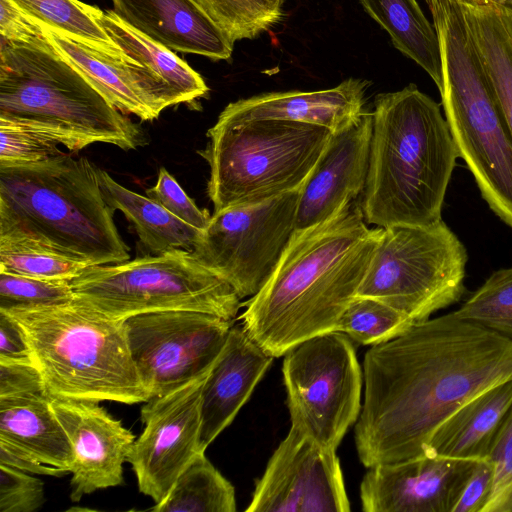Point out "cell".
Instances as JSON below:
<instances>
[{
	"mask_svg": "<svg viewBox=\"0 0 512 512\" xmlns=\"http://www.w3.org/2000/svg\"><path fill=\"white\" fill-rule=\"evenodd\" d=\"M233 322L193 310L156 311L125 319L130 353L149 397L165 395L208 372Z\"/></svg>",
	"mask_w": 512,
	"mask_h": 512,
	"instance_id": "4fadbf2b",
	"label": "cell"
},
{
	"mask_svg": "<svg viewBox=\"0 0 512 512\" xmlns=\"http://www.w3.org/2000/svg\"><path fill=\"white\" fill-rule=\"evenodd\" d=\"M97 173L106 202L134 225L139 240L149 251H192L203 231L183 222L148 196L125 188L105 170L98 168Z\"/></svg>",
	"mask_w": 512,
	"mask_h": 512,
	"instance_id": "484cf974",
	"label": "cell"
},
{
	"mask_svg": "<svg viewBox=\"0 0 512 512\" xmlns=\"http://www.w3.org/2000/svg\"><path fill=\"white\" fill-rule=\"evenodd\" d=\"M368 87L366 80L349 78L329 89L259 94L229 103L217 121L286 120L322 126L335 134L364 114Z\"/></svg>",
	"mask_w": 512,
	"mask_h": 512,
	"instance_id": "d6986e66",
	"label": "cell"
},
{
	"mask_svg": "<svg viewBox=\"0 0 512 512\" xmlns=\"http://www.w3.org/2000/svg\"><path fill=\"white\" fill-rule=\"evenodd\" d=\"M0 117L52 127L124 150L144 144L140 128L48 42L1 39Z\"/></svg>",
	"mask_w": 512,
	"mask_h": 512,
	"instance_id": "52a82bcc",
	"label": "cell"
},
{
	"mask_svg": "<svg viewBox=\"0 0 512 512\" xmlns=\"http://www.w3.org/2000/svg\"><path fill=\"white\" fill-rule=\"evenodd\" d=\"M91 11L108 37L140 68L162 110L192 102L208 93L201 75L174 51L133 29L112 10L102 11L91 5Z\"/></svg>",
	"mask_w": 512,
	"mask_h": 512,
	"instance_id": "7402d4cb",
	"label": "cell"
},
{
	"mask_svg": "<svg viewBox=\"0 0 512 512\" xmlns=\"http://www.w3.org/2000/svg\"><path fill=\"white\" fill-rule=\"evenodd\" d=\"M367 14L390 36L393 46L419 65L442 87L439 40L417 0H358Z\"/></svg>",
	"mask_w": 512,
	"mask_h": 512,
	"instance_id": "4316f807",
	"label": "cell"
},
{
	"mask_svg": "<svg viewBox=\"0 0 512 512\" xmlns=\"http://www.w3.org/2000/svg\"><path fill=\"white\" fill-rule=\"evenodd\" d=\"M1 39L11 43L34 44L46 40L37 22L12 0H0Z\"/></svg>",
	"mask_w": 512,
	"mask_h": 512,
	"instance_id": "ab89813d",
	"label": "cell"
},
{
	"mask_svg": "<svg viewBox=\"0 0 512 512\" xmlns=\"http://www.w3.org/2000/svg\"><path fill=\"white\" fill-rule=\"evenodd\" d=\"M198 153L209 165L207 193L214 212L260 203L300 189L332 132L286 120L216 121Z\"/></svg>",
	"mask_w": 512,
	"mask_h": 512,
	"instance_id": "ba28073f",
	"label": "cell"
},
{
	"mask_svg": "<svg viewBox=\"0 0 512 512\" xmlns=\"http://www.w3.org/2000/svg\"><path fill=\"white\" fill-rule=\"evenodd\" d=\"M50 404L73 451L71 500L121 485L132 432L96 402L50 398Z\"/></svg>",
	"mask_w": 512,
	"mask_h": 512,
	"instance_id": "e0dca14e",
	"label": "cell"
},
{
	"mask_svg": "<svg viewBox=\"0 0 512 512\" xmlns=\"http://www.w3.org/2000/svg\"><path fill=\"white\" fill-rule=\"evenodd\" d=\"M26 394H46L34 362L0 361V397Z\"/></svg>",
	"mask_w": 512,
	"mask_h": 512,
	"instance_id": "f35d334b",
	"label": "cell"
},
{
	"mask_svg": "<svg viewBox=\"0 0 512 512\" xmlns=\"http://www.w3.org/2000/svg\"><path fill=\"white\" fill-rule=\"evenodd\" d=\"M34 21L96 52L131 62L96 21L91 5L80 0H12Z\"/></svg>",
	"mask_w": 512,
	"mask_h": 512,
	"instance_id": "f1b7e54d",
	"label": "cell"
},
{
	"mask_svg": "<svg viewBox=\"0 0 512 512\" xmlns=\"http://www.w3.org/2000/svg\"><path fill=\"white\" fill-rule=\"evenodd\" d=\"M383 228H369L360 201L295 230L276 268L240 318L250 336L280 357L302 341L336 331L356 297Z\"/></svg>",
	"mask_w": 512,
	"mask_h": 512,
	"instance_id": "7a4b0ae2",
	"label": "cell"
},
{
	"mask_svg": "<svg viewBox=\"0 0 512 512\" xmlns=\"http://www.w3.org/2000/svg\"><path fill=\"white\" fill-rule=\"evenodd\" d=\"M0 361L31 362L32 354L20 324L0 310Z\"/></svg>",
	"mask_w": 512,
	"mask_h": 512,
	"instance_id": "7bdbcfd3",
	"label": "cell"
},
{
	"mask_svg": "<svg viewBox=\"0 0 512 512\" xmlns=\"http://www.w3.org/2000/svg\"><path fill=\"white\" fill-rule=\"evenodd\" d=\"M75 299L69 280H48L0 272V310L53 306Z\"/></svg>",
	"mask_w": 512,
	"mask_h": 512,
	"instance_id": "e575fe53",
	"label": "cell"
},
{
	"mask_svg": "<svg viewBox=\"0 0 512 512\" xmlns=\"http://www.w3.org/2000/svg\"><path fill=\"white\" fill-rule=\"evenodd\" d=\"M477 461L427 454L370 467L360 485L365 512H452Z\"/></svg>",
	"mask_w": 512,
	"mask_h": 512,
	"instance_id": "2e32d148",
	"label": "cell"
},
{
	"mask_svg": "<svg viewBox=\"0 0 512 512\" xmlns=\"http://www.w3.org/2000/svg\"><path fill=\"white\" fill-rule=\"evenodd\" d=\"M335 451L291 425L258 480L246 511H350Z\"/></svg>",
	"mask_w": 512,
	"mask_h": 512,
	"instance_id": "9a60e30c",
	"label": "cell"
},
{
	"mask_svg": "<svg viewBox=\"0 0 512 512\" xmlns=\"http://www.w3.org/2000/svg\"><path fill=\"white\" fill-rule=\"evenodd\" d=\"M493 482V466L487 459L476 462L452 508V512H482Z\"/></svg>",
	"mask_w": 512,
	"mask_h": 512,
	"instance_id": "60d3db41",
	"label": "cell"
},
{
	"mask_svg": "<svg viewBox=\"0 0 512 512\" xmlns=\"http://www.w3.org/2000/svg\"><path fill=\"white\" fill-rule=\"evenodd\" d=\"M453 314L512 341V267L494 271Z\"/></svg>",
	"mask_w": 512,
	"mask_h": 512,
	"instance_id": "d6a6232c",
	"label": "cell"
},
{
	"mask_svg": "<svg viewBox=\"0 0 512 512\" xmlns=\"http://www.w3.org/2000/svg\"><path fill=\"white\" fill-rule=\"evenodd\" d=\"M209 371L165 395L150 398L141 409L145 427L127 462L137 477L139 491L155 503L166 497L190 461L205 452L200 446V406Z\"/></svg>",
	"mask_w": 512,
	"mask_h": 512,
	"instance_id": "5bb4252c",
	"label": "cell"
},
{
	"mask_svg": "<svg viewBox=\"0 0 512 512\" xmlns=\"http://www.w3.org/2000/svg\"><path fill=\"white\" fill-rule=\"evenodd\" d=\"M87 264L24 236L0 233V272L48 280L75 278Z\"/></svg>",
	"mask_w": 512,
	"mask_h": 512,
	"instance_id": "4dcf8cb0",
	"label": "cell"
},
{
	"mask_svg": "<svg viewBox=\"0 0 512 512\" xmlns=\"http://www.w3.org/2000/svg\"><path fill=\"white\" fill-rule=\"evenodd\" d=\"M442 61L439 90L459 158L492 212L512 229V135L460 0H425Z\"/></svg>",
	"mask_w": 512,
	"mask_h": 512,
	"instance_id": "8992f818",
	"label": "cell"
},
{
	"mask_svg": "<svg viewBox=\"0 0 512 512\" xmlns=\"http://www.w3.org/2000/svg\"><path fill=\"white\" fill-rule=\"evenodd\" d=\"M360 201L367 224L425 226L442 220L459 158L440 105L415 84L377 94Z\"/></svg>",
	"mask_w": 512,
	"mask_h": 512,
	"instance_id": "3957f363",
	"label": "cell"
},
{
	"mask_svg": "<svg viewBox=\"0 0 512 512\" xmlns=\"http://www.w3.org/2000/svg\"><path fill=\"white\" fill-rule=\"evenodd\" d=\"M38 24L52 47L119 111L133 114L143 121H152L159 117L160 114L141 90L135 64L101 55Z\"/></svg>",
	"mask_w": 512,
	"mask_h": 512,
	"instance_id": "d4e9b609",
	"label": "cell"
},
{
	"mask_svg": "<svg viewBox=\"0 0 512 512\" xmlns=\"http://www.w3.org/2000/svg\"><path fill=\"white\" fill-rule=\"evenodd\" d=\"M467 260L464 244L443 220L388 226L356 296L376 299L422 322L462 298Z\"/></svg>",
	"mask_w": 512,
	"mask_h": 512,
	"instance_id": "30bf717a",
	"label": "cell"
},
{
	"mask_svg": "<svg viewBox=\"0 0 512 512\" xmlns=\"http://www.w3.org/2000/svg\"><path fill=\"white\" fill-rule=\"evenodd\" d=\"M0 166L41 162L76 153L90 144L76 136L34 122L0 117Z\"/></svg>",
	"mask_w": 512,
	"mask_h": 512,
	"instance_id": "f546056e",
	"label": "cell"
},
{
	"mask_svg": "<svg viewBox=\"0 0 512 512\" xmlns=\"http://www.w3.org/2000/svg\"><path fill=\"white\" fill-rule=\"evenodd\" d=\"M355 444L367 467L429 454L437 428L465 402L512 379V341L453 312L371 346Z\"/></svg>",
	"mask_w": 512,
	"mask_h": 512,
	"instance_id": "6da1fadb",
	"label": "cell"
},
{
	"mask_svg": "<svg viewBox=\"0 0 512 512\" xmlns=\"http://www.w3.org/2000/svg\"><path fill=\"white\" fill-rule=\"evenodd\" d=\"M146 196L183 222L200 231L205 230L211 219L208 211L198 208L165 168L159 170L157 182L153 187L146 190Z\"/></svg>",
	"mask_w": 512,
	"mask_h": 512,
	"instance_id": "74e56055",
	"label": "cell"
},
{
	"mask_svg": "<svg viewBox=\"0 0 512 512\" xmlns=\"http://www.w3.org/2000/svg\"><path fill=\"white\" fill-rule=\"evenodd\" d=\"M273 358L250 336L242 323L231 327L201 392L202 451L230 425Z\"/></svg>",
	"mask_w": 512,
	"mask_h": 512,
	"instance_id": "ffe728a7",
	"label": "cell"
},
{
	"mask_svg": "<svg viewBox=\"0 0 512 512\" xmlns=\"http://www.w3.org/2000/svg\"><path fill=\"white\" fill-rule=\"evenodd\" d=\"M300 189L214 212L191 254L228 282L240 299L254 296L272 275L295 231Z\"/></svg>",
	"mask_w": 512,
	"mask_h": 512,
	"instance_id": "7c38bea8",
	"label": "cell"
},
{
	"mask_svg": "<svg viewBox=\"0 0 512 512\" xmlns=\"http://www.w3.org/2000/svg\"><path fill=\"white\" fill-rule=\"evenodd\" d=\"M232 42L252 39L283 17V0H194Z\"/></svg>",
	"mask_w": 512,
	"mask_h": 512,
	"instance_id": "1f68e13d",
	"label": "cell"
},
{
	"mask_svg": "<svg viewBox=\"0 0 512 512\" xmlns=\"http://www.w3.org/2000/svg\"><path fill=\"white\" fill-rule=\"evenodd\" d=\"M0 441L70 472L73 451L46 394L0 397Z\"/></svg>",
	"mask_w": 512,
	"mask_h": 512,
	"instance_id": "cb8c5ba5",
	"label": "cell"
},
{
	"mask_svg": "<svg viewBox=\"0 0 512 512\" xmlns=\"http://www.w3.org/2000/svg\"><path fill=\"white\" fill-rule=\"evenodd\" d=\"M512 407V379L479 393L435 431L429 454L480 461L488 457L494 438Z\"/></svg>",
	"mask_w": 512,
	"mask_h": 512,
	"instance_id": "603a6c76",
	"label": "cell"
},
{
	"mask_svg": "<svg viewBox=\"0 0 512 512\" xmlns=\"http://www.w3.org/2000/svg\"><path fill=\"white\" fill-rule=\"evenodd\" d=\"M112 11L152 41L174 51L226 60L234 43L194 0H111Z\"/></svg>",
	"mask_w": 512,
	"mask_h": 512,
	"instance_id": "44dd1931",
	"label": "cell"
},
{
	"mask_svg": "<svg viewBox=\"0 0 512 512\" xmlns=\"http://www.w3.org/2000/svg\"><path fill=\"white\" fill-rule=\"evenodd\" d=\"M485 68L512 135V46L495 52L486 62Z\"/></svg>",
	"mask_w": 512,
	"mask_h": 512,
	"instance_id": "b9f144b4",
	"label": "cell"
},
{
	"mask_svg": "<svg viewBox=\"0 0 512 512\" xmlns=\"http://www.w3.org/2000/svg\"><path fill=\"white\" fill-rule=\"evenodd\" d=\"M154 512H234L232 484L199 452L177 477L166 497L151 508Z\"/></svg>",
	"mask_w": 512,
	"mask_h": 512,
	"instance_id": "83f0119b",
	"label": "cell"
},
{
	"mask_svg": "<svg viewBox=\"0 0 512 512\" xmlns=\"http://www.w3.org/2000/svg\"><path fill=\"white\" fill-rule=\"evenodd\" d=\"M70 282L77 299L118 320L193 310L234 321L242 306L228 282L183 249L88 266Z\"/></svg>",
	"mask_w": 512,
	"mask_h": 512,
	"instance_id": "9c48e42d",
	"label": "cell"
},
{
	"mask_svg": "<svg viewBox=\"0 0 512 512\" xmlns=\"http://www.w3.org/2000/svg\"><path fill=\"white\" fill-rule=\"evenodd\" d=\"M0 464L7 465L29 474L61 477L69 471L44 464L29 454L0 441Z\"/></svg>",
	"mask_w": 512,
	"mask_h": 512,
	"instance_id": "ee69618b",
	"label": "cell"
},
{
	"mask_svg": "<svg viewBox=\"0 0 512 512\" xmlns=\"http://www.w3.org/2000/svg\"><path fill=\"white\" fill-rule=\"evenodd\" d=\"M4 312L22 327L49 398L123 404L150 399L130 353L124 320L76 297Z\"/></svg>",
	"mask_w": 512,
	"mask_h": 512,
	"instance_id": "5b68a950",
	"label": "cell"
},
{
	"mask_svg": "<svg viewBox=\"0 0 512 512\" xmlns=\"http://www.w3.org/2000/svg\"><path fill=\"white\" fill-rule=\"evenodd\" d=\"M73 154L0 166V233L27 237L88 266L129 260L98 167Z\"/></svg>",
	"mask_w": 512,
	"mask_h": 512,
	"instance_id": "277c9868",
	"label": "cell"
},
{
	"mask_svg": "<svg viewBox=\"0 0 512 512\" xmlns=\"http://www.w3.org/2000/svg\"><path fill=\"white\" fill-rule=\"evenodd\" d=\"M415 322L393 307L368 297H355L342 314L336 331L362 345L395 338Z\"/></svg>",
	"mask_w": 512,
	"mask_h": 512,
	"instance_id": "836d02e7",
	"label": "cell"
},
{
	"mask_svg": "<svg viewBox=\"0 0 512 512\" xmlns=\"http://www.w3.org/2000/svg\"><path fill=\"white\" fill-rule=\"evenodd\" d=\"M291 425L336 450L361 412L363 375L347 335L331 331L284 354L282 366Z\"/></svg>",
	"mask_w": 512,
	"mask_h": 512,
	"instance_id": "8fae6325",
	"label": "cell"
},
{
	"mask_svg": "<svg viewBox=\"0 0 512 512\" xmlns=\"http://www.w3.org/2000/svg\"><path fill=\"white\" fill-rule=\"evenodd\" d=\"M512 10V0H492Z\"/></svg>",
	"mask_w": 512,
	"mask_h": 512,
	"instance_id": "f6af8a7d",
	"label": "cell"
},
{
	"mask_svg": "<svg viewBox=\"0 0 512 512\" xmlns=\"http://www.w3.org/2000/svg\"><path fill=\"white\" fill-rule=\"evenodd\" d=\"M371 112L332 137L300 189L295 230L321 223L362 195L369 166Z\"/></svg>",
	"mask_w": 512,
	"mask_h": 512,
	"instance_id": "ac0fdd59",
	"label": "cell"
},
{
	"mask_svg": "<svg viewBox=\"0 0 512 512\" xmlns=\"http://www.w3.org/2000/svg\"><path fill=\"white\" fill-rule=\"evenodd\" d=\"M487 460L493 466V482L482 512H512V407L494 438Z\"/></svg>",
	"mask_w": 512,
	"mask_h": 512,
	"instance_id": "d590c367",
	"label": "cell"
},
{
	"mask_svg": "<svg viewBox=\"0 0 512 512\" xmlns=\"http://www.w3.org/2000/svg\"><path fill=\"white\" fill-rule=\"evenodd\" d=\"M44 502V484L40 479L0 464L1 512H34Z\"/></svg>",
	"mask_w": 512,
	"mask_h": 512,
	"instance_id": "8d00e7d4",
	"label": "cell"
}]
</instances>
